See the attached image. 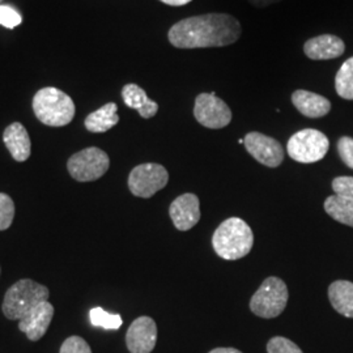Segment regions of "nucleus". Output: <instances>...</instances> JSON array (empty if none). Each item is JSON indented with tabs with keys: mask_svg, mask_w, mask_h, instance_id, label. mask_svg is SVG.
<instances>
[{
	"mask_svg": "<svg viewBox=\"0 0 353 353\" xmlns=\"http://www.w3.org/2000/svg\"><path fill=\"white\" fill-rule=\"evenodd\" d=\"M240 21L227 13H207L178 21L170 28L169 42L178 49L223 48L241 37Z\"/></svg>",
	"mask_w": 353,
	"mask_h": 353,
	"instance_id": "f257e3e1",
	"label": "nucleus"
},
{
	"mask_svg": "<svg viewBox=\"0 0 353 353\" xmlns=\"http://www.w3.org/2000/svg\"><path fill=\"white\" fill-rule=\"evenodd\" d=\"M254 234L242 219L230 217L214 230L212 246L216 254L227 261H237L252 252Z\"/></svg>",
	"mask_w": 353,
	"mask_h": 353,
	"instance_id": "f03ea898",
	"label": "nucleus"
},
{
	"mask_svg": "<svg viewBox=\"0 0 353 353\" xmlns=\"http://www.w3.org/2000/svg\"><path fill=\"white\" fill-rule=\"evenodd\" d=\"M33 112L43 125L63 127L72 122L75 117V103L63 90L46 87L39 89L33 97Z\"/></svg>",
	"mask_w": 353,
	"mask_h": 353,
	"instance_id": "7ed1b4c3",
	"label": "nucleus"
},
{
	"mask_svg": "<svg viewBox=\"0 0 353 353\" xmlns=\"http://www.w3.org/2000/svg\"><path fill=\"white\" fill-rule=\"evenodd\" d=\"M49 297L48 287L32 279H21L6 292L1 310L10 321H21L38 303L49 301Z\"/></svg>",
	"mask_w": 353,
	"mask_h": 353,
	"instance_id": "20e7f679",
	"label": "nucleus"
},
{
	"mask_svg": "<svg viewBox=\"0 0 353 353\" xmlns=\"http://www.w3.org/2000/svg\"><path fill=\"white\" fill-rule=\"evenodd\" d=\"M288 288L287 284L276 276L265 279L252 294L250 309L255 316L271 319L280 316L288 303Z\"/></svg>",
	"mask_w": 353,
	"mask_h": 353,
	"instance_id": "39448f33",
	"label": "nucleus"
},
{
	"mask_svg": "<svg viewBox=\"0 0 353 353\" xmlns=\"http://www.w3.org/2000/svg\"><path fill=\"white\" fill-rule=\"evenodd\" d=\"M330 148L327 137L314 128H305L290 137L287 152L290 159L301 164L321 161Z\"/></svg>",
	"mask_w": 353,
	"mask_h": 353,
	"instance_id": "423d86ee",
	"label": "nucleus"
},
{
	"mask_svg": "<svg viewBox=\"0 0 353 353\" xmlns=\"http://www.w3.org/2000/svg\"><path fill=\"white\" fill-rule=\"evenodd\" d=\"M110 159L106 152L97 147H89L68 159L67 169L77 182H93L109 170Z\"/></svg>",
	"mask_w": 353,
	"mask_h": 353,
	"instance_id": "0eeeda50",
	"label": "nucleus"
},
{
	"mask_svg": "<svg viewBox=\"0 0 353 353\" xmlns=\"http://www.w3.org/2000/svg\"><path fill=\"white\" fill-rule=\"evenodd\" d=\"M169 182V173L163 165L141 164L135 166L128 176V189L132 195L148 199L164 189Z\"/></svg>",
	"mask_w": 353,
	"mask_h": 353,
	"instance_id": "6e6552de",
	"label": "nucleus"
},
{
	"mask_svg": "<svg viewBox=\"0 0 353 353\" xmlns=\"http://www.w3.org/2000/svg\"><path fill=\"white\" fill-rule=\"evenodd\" d=\"M195 119L207 128H224L232 122V110L216 93H201L194 106Z\"/></svg>",
	"mask_w": 353,
	"mask_h": 353,
	"instance_id": "1a4fd4ad",
	"label": "nucleus"
},
{
	"mask_svg": "<svg viewBox=\"0 0 353 353\" xmlns=\"http://www.w3.org/2000/svg\"><path fill=\"white\" fill-rule=\"evenodd\" d=\"M243 144L246 147V151L258 163L268 168H278L284 160L283 145L278 140L261 132H249L243 139Z\"/></svg>",
	"mask_w": 353,
	"mask_h": 353,
	"instance_id": "9d476101",
	"label": "nucleus"
},
{
	"mask_svg": "<svg viewBox=\"0 0 353 353\" xmlns=\"http://www.w3.org/2000/svg\"><path fill=\"white\" fill-rule=\"evenodd\" d=\"M157 343V326L151 316L137 318L127 330L126 344L130 353H151Z\"/></svg>",
	"mask_w": 353,
	"mask_h": 353,
	"instance_id": "9b49d317",
	"label": "nucleus"
},
{
	"mask_svg": "<svg viewBox=\"0 0 353 353\" xmlns=\"http://www.w3.org/2000/svg\"><path fill=\"white\" fill-rule=\"evenodd\" d=\"M169 214L173 220L174 227L186 232L195 227L201 220V205L199 198L195 194H183L178 196L169 207Z\"/></svg>",
	"mask_w": 353,
	"mask_h": 353,
	"instance_id": "f8f14e48",
	"label": "nucleus"
},
{
	"mask_svg": "<svg viewBox=\"0 0 353 353\" xmlns=\"http://www.w3.org/2000/svg\"><path fill=\"white\" fill-rule=\"evenodd\" d=\"M54 316V306L49 301L38 303L20 322L19 330L30 341H41L50 327Z\"/></svg>",
	"mask_w": 353,
	"mask_h": 353,
	"instance_id": "ddd939ff",
	"label": "nucleus"
},
{
	"mask_svg": "<svg viewBox=\"0 0 353 353\" xmlns=\"http://www.w3.org/2000/svg\"><path fill=\"white\" fill-rule=\"evenodd\" d=\"M303 51L309 59L328 61L341 57L345 51V45L341 38L332 34H322L306 41Z\"/></svg>",
	"mask_w": 353,
	"mask_h": 353,
	"instance_id": "4468645a",
	"label": "nucleus"
},
{
	"mask_svg": "<svg viewBox=\"0 0 353 353\" xmlns=\"http://www.w3.org/2000/svg\"><path fill=\"white\" fill-rule=\"evenodd\" d=\"M3 141L17 163H24L30 157L32 141L26 127L20 122H14L4 130Z\"/></svg>",
	"mask_w": 353,
	"mask_h": 353,
	"instance_id": "2eb2a0df",
	"label": "nucleus"
},
{
	"mask_svg": "<svg viewBox=\"0 0 353 353\" xmlns=\"http://www.w3.org/2000/svg\"><path fill=\"white\" fill-rule=\"evenodd\" d=\"M292 102L294 108L307 118H321L331 110V102L326 97L303 89L293 92Z\"/></svg>",
	"mask_w": 353,
	"mask_h": 353,
	"instance_id": "dca6fc26",
	"label": "nucleus"
},
{
	"mask_svg": "<svg viewBox=\"0 0 353 353\" xmlns=\"http://www.w3.org/2000/svg\"><path fill=\"white\" fill-rule=\"evenodd\" d=\"M122 99L128 108L138 110L144 119H150L159 112V103L152 101L145 90L137 84L125 85L122 89Z\"/></svg>",
	"mask_w": 353,
	"mask_h": 353,
	"instance_id": "f3484780",
	"label": "nucleus"
},
{
	"mask_svg": "<svg viewBox=\"0 0 353 353\" xmlns=\"http://www.w3.org/2000/svg\"><path fill=\"white\" fill-rule=\"evenodd\" d=\"M328 299L339 314L353 318V283L347 280L334 281L328 288Z\"/></svg>",
	"mask_w": 353,
	"mask_h": 353,
	"instance_id": "a211bd4d",
	"label": "nucleus"
},
{
	"mask_svg": "<svg viewBox=\"0 0 353 353\" xmlns=\"http://www.w3.org/2000/svg\"><path fill=\"white\" fill-rule=\"evenodd\" d=\"M117 112H118L117 103L109 102L103 105L99 110L89 114L85 118L84 121L85 128L89 132H93V134H102L109 131L119 122V117Z\"/></svg>",
	"mask_w": 353,
	"mask_h": 353,
	"instance_id": "6ab92c4d",
	"label": "nucleus"
},
{
	"mask_svg": "<svg viewBox=\"0 0 353 353\" xmlns=\"http://www.w3.org/2000/svg\"><path fill=\"white\" fill-rule=\"evenodd\" d=\"M325 211L338 223L353 228V199L331 195L325 201Z\"/></svg>",
	"mask_w": 353,
	"mask_h": 353,
	"instance_id": "aec40b11",
	"label": "nucleus"
},
{
	"mask_svg": "<svg viewBox=\"0 0 353 353\" xmlns=\"http://www.w3.org/2000/svg\"><path fill=\"white\" fill-rule=\"evenodd\" d=\"M336 93L344 100H353V57L341 64L335 77Z\"/></svg>",
	"mask_w": 353,
	"mask_h": 353,
	"instance_id": "412c9836",
	"label": "nucleus"
},
{
	"mask_svg": "<svg viewBox=\"0 0 353 353\" xmlns=\"http://www.w3.org/2000/svg\"><path fill=\"white\" fill-rule=\"evenodd\" d=\"M89 319L94 327H102L105 330H118L123 323V319L119 314L108 313L102 307H93L89 312Z\"/></svg>",
	"mask_w": 353,
	"mask_h": 353,
	"instance_id": "4be33fe9",
	"label": "nucleus"
},
{
	"mask_svg": "<svg viewBox=\"0 0 353 353\" xmlns=\"http://www.w3.org/2000/svg\"><path fill=\"white\" fill-rule=\"evenodd\" d=\"M14 219V203L8 194L0 192V232L10 229Z\"/></svg>",
	"mask_w": 353,
	"mask_h": 353,
	"instance_id": "5701e85b",
	"label": "nucleus"
},
{
	"mask_svg": "<svg viewBox=\"0 0 353 353\" xmlns=\"http://www.w3.org/2000/svg\"><path fill=\"white\" fill-rule=\"evenodd\" d=\"M267 352L268 353H303L297 344L284 338V336H275L267 343Z\"/></svg>",
	"mask_w": 353,
	"mask_h": 353,
	"instance_id": "b1692460",
	"label": "nucleus"
},
{
	"mask_svg": "<svg viewBox=\"0 0 353 353\" xmlns=\"http://www.w3.org/2000/svg\"><path fill=\"white\" fill-rule=\"evenodd\" d=\"M59 353H92V350L83 338L72 335L63 341Z\"/></svg>",
	"mask_w": 353,
	"mask_h": 353,
	"instance_id": "393cba45",
	"label": "nucleus"
},
{
	"mask_svg": "<svg viewBox=\"0 0 353 353\" xmlns=\"http://www.w3.org/2000/svg\"><path fill=\"white\" fill-rule=\"evenodd\" d=\"M23 21L21 14L17 12L14 8L10 6L0 4V26L8 29H13L17 26H20Z\"/></svg>",
	"mask_w": 353,
	"mask_h": 353,
	"instance_id": "a878e982",
	"label": "nucleus"
},
{
	"mask_svg": "<svg viewBox=\"0 0 353 353\" xmlns=\"http://www.w3.org/2000/svg\"><path fill=\"white\" fill-rule=\"evenodd\" d=\"M332 190L336 195L353 199V176H338L332 181Z\"/></svg>",
	"mask_w": 353,
	"mask_h": 353,
	"instance_id": "bb28decb",
	"label": "nucleus"
},
{
	"mask_svg": "<svg viewBox=\"0 0 353 353\" xmlns=\"http://www.w3.org/2000/svg\"><path fill=\"white\" fill-rule=\"evenodd\" d=\"M338 152L341 161L348 168L353 169V139L350 137H343L338 141Z\"/></svg>",
	"mask_w": 353,
	"mask_h": 353,
	"instance_id": "cd10ccee",
	"label": "nucleus"
},
{
	"mask_svg": "<svg viewBox=\"0 0 353 353\" xmlns=\"http://www.w3.org/2000/svg\"><path fill=\"white\" fill-rule=\"evenodd\" d=\"M279 1H281V0H249V3L256 8H265L271 4H276Z\"/></svg>",
	"mask_w": 353,
	"mask_h": 353,
	"instance_id": "c85d7f7f",
	"label": "nucleus"
},
{
	"mask_svg": "<svg viewBox=\"0 0 353 353\" xmlns=\"http://www.w3.org/2000/svg\"><path fill=\"white\" fill-rule=\"evenodd\" d=\"M160 1H163L168 6H172V7H181V6L189 4L190 1H192V0H160Z\"/></svg>",
	"mask_w": 353,
	"mask_h": 353,
	"instance_id": "c756f323",
	"label": "nucleus"
},
{
	"mask_svg": "<svg viewBox=\"0 0 353 353\" xmlns=\"http://www.w3.org/2000/svg\"><path fill=\"white\" fill-rule=\"evenodd\" d=\"M210 353H242L236 348H214Z\"/></svg>",
	"mask_w": 353,
	"mask_h": 353,
	"instance_id": "7c9ffc66",
	"label": "nucleus"
},
{
	"mask_svg": "<svg viewBox=\"0 0 353 353\" xmlns=\"http://www.w3.org/2000/svg\"><path fill=\"white\" fill-rule=\"evenodd\" d=\"M1 1H3V0H0V3H1Z\"/></svg>",
	"mask_w": 353,
	"mask_h": 353,
	"instance_id": "2f4dec72",
	"label": "nucleus"
}]
</instances>
